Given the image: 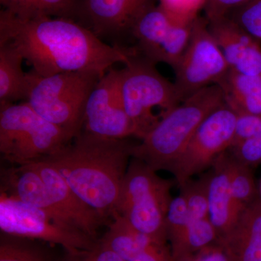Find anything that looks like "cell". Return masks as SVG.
I'll list each match as a JSON object with an SVG mask.
<instances>
[{
  "instance_id": "21",
  "label": "cell",
  "mask_w": 261,
  "mask_h": 261,
  "mask_svg": "<svg viewBox=\"0 0 261 261\" xmlns=\"http://www.w3.org/2000/svg\"><path fill=\"white\" fill-rule=\"evenodd\" d=\"M99 241L124 261L135 260L151 245L159 243L132 227L119 215L113 218L107 232Z\"/></svg>"
},
{
  "instance_id": "10",
  "label": "cell",
  "mask_w": 261,
  "mask_h": 261,
  "mask_svg": "<svg viewBox=\"0 0 261 261\" xmlns=\"http://www.w3.org/2000/svg\"><path fill=\"white\" fill-rule=\"evenodd\" d=\"M173 69L181 102L206 87L219 84L227 74L229 67L222 51L201 20L194 21L190 42Z\"/></svg>"
},
{
  "instance_id": "9",
  "label": "cell",
  "mask_w": 261,
  "mask_h": 261,
  "mask_svg": "<svg viewBox=\"0 0 261 261\" xmlns=\"http://www.w3.org/2000/svg\"><path fill=\"white\" fill-rule=\"evenodd\" d=\"M236 121L237 113L224 103L202 121L170 171L178 186L211 168L215 161L229 149Z\"/></svg>"
},
{
  "instance_id": "5",
  "label": "cell",
  "mask_w": 261,
  "mask_h": 261,
  "mask_svg": "<svg viewBox=\"0 0 261 261\" xmlns=\"http://www.w3.org/2000/svg\"><path fill=\"white\" fill-rule=\"evenodd\" d=\"M75 136L43 118L27 102L0 105V153L15 166L58 152Z\"/></svg>"
},
{
  "instance_id": "7",
  "label": "cell",
  "mask_w": 261,
  "mask_h": 261,
  "mask_svg": "<svg viewBox=\"0 0 261 261\" xmlns=\"http://www.w3.org/2000/svg\"><path fill=\"white\" fill-rule=\"evenodd\" d=\"M154 65L135 49L119 70L125 110L135 127V137L141 140L161 121L152 113L154 108H160L163 117L181 102L174 83L160 74Z\"/></svg>"
},
{
  "instance_id": "27",
  "label": "cell",
  "mask_w": 261,
  "mask_h": 261,
  "mask_svg": "<svg viewBox=\"0 0 261 261\" xmlns=\"http://www.w3.org/2000/svg\"><path fill=\"white\" fill-rule=\"evenodd\" d=\"M190 223V215L183 195L173 199L166 219V231L170 247L176 246L186 233Z\"/></svg>"
},
{
  "instance_id": "18",
  "label": "cell",
  "mask_w": 261,
  "mask_h": 261,
  "mask_svg": "<svg viewBox=\"0 0 261 261\" xmlns=\"http://www.w3.org/2000/svg\"><path fill=\"white\" fill-rule=\"evenodd\" d=\"M235 261H261V201L245 207L232 229L219 239Z\"/></svg>"
},
{
  "instance_id": "20",
  "label": "cell",
  "mask_w": 261,
  "mask_h": 261,
  "mask_svg": "<svg viewBox=\"0 0 261 261\" xmlns=\"http://www.w3.org/2000/svg\"><path fill=\"white\" fill-rule=\"evenodd\" d=\"M23 61L15 48L0 44V105L27 101L29 75L22 68Z\"/></svg>"
},
{
  "instance_id": "19",
  "label": "cell",
  "mask_w": 261,
  "mask_h": 261,
  "mask_svg": "<svg viewBox=\"0 0 261 261\" xmlns=\"http://www.w3.org/2000/svg\"><path fill=\"white\" fill-rule=\"evenodd\" d=\"M218 85L222 89L225 103L235 113L261 116V75L229 69Z\"/></svg>"
},
{
  "instance_id": "16",
  "label": "cell",
  "mask_w": 261,
  "mask_h": 261,
  "mask_svg": "<svg viewBox=\"0 0 261 261\" xmlns=\"http://www.w3.org/2000/svg\"><path fill=\"white\" fill-rule=\"evenodd\" d=\"M1 182V192L42 211L61 224L74 228L53 201L42 177L32 164L3 168Z\"/></svg>"
},
{
  "instance_id": "31",
  "label": "cell",
  "mask_w": 261,
  "mask_h": 261,
  "mask_svg": "<svg viewBox=\"0 0 261 261\" xmlns=\"http://www.w3.org/2000/svg\"><path fill=\"white\" fill-rule=\"evenodd\" d=\"M175 261H235L231 252L218 240L216 243L201 249L195 253L189 254Z\"/></svg>"
},
{
  "instance_id": "13",
  "label": "cell",
  "mask_w": 261,
  "mask_h": 261,
  "mask_svg": "<svg viewBox=\"0 0 261 261\" xmlns=\"http://www.w3.org/2000/svg\"><path fill=\"white\" fill-rule=\"evenodd\" d=\"M152 0H84L82 19L99 38H118L132 34L138 19Z\"/></svg>"
},
{
  "instance_id": "15",
  "label": "cell",
  "mask_w": 261,
  "mask_h": 261,
  "mask_svg": "<svg viewBox=\"0 0 261 261\" xmlns=\"http://www.w3.org/2000/svg\"><path fill=\"white\" fill-rule=\"evenodd\" d=\"M208 27L222 51L229 69L242 74L261 75V45L233 20L225 17L211 20Z\"/></svg>"
},
{
  "instance_id": "6",
  "label": "cell",
  "mask_w": 261,
  "mask_h": 261,
  "mask_svg": "<svg viewBox=\"0 0 261 261\" xmlns=\"http://www.w3.org/2000/svg\"><path fill=\"white\" fill-rule=\"evenodd\" d=\"M27 102L47 121L75 137L84 127L89 95L102 78L93 72H65L42 76L31 70Z\"/></svg>"
},
{
  "instance_id": "12",
  "label": "cell",
  "mask_w": 261,
  "mask_h": 261,
  "mask_svg": "<svg viewBox=\"0 0 261 261\" xmlns=\"http://www.w3.org/2000/svg\"><path fill=\"white\" fill-rule=\"evenodd\" d=\"M84 130L112 139L136 137L122 97L119 70L111 68L89 95L84 113Z\"/></svg>"
},
{
  "instance_id": "26",
  "label": "cell",
  "mask_w": 261,
  "mask_h": 261,
  "mask_svg": "<svg viewBox=\"0 0 261 261\" xmlns=\"http://www.w3.org/2000/svg\"><path fill=\"white\" fill-rule=\"evenodd\" d=\"M6 235V234H5ZM3 238L0 243V261H49V255L42 247L23 240Z\"/></svg>"
},
{
  "instance_id": "4",
  "label": "cell",
  "mask_w": 261,
  "mask_h": 261,
  "mask_svg": "<svg viewBox=\"0 0 261 261\" xmlns=\"http://www.w3.org/2000/svg\"><path fill=\"white\" fill-rule=\"evenodd\" d=\"M171 180L161 177L140 159L132 158L123 187L117 215L154 241L168 243L166 219L172 202Z\"/></svg>"
},
{
  "instance_id": "28",
  "label": "cell",
  "mask_w": 261,
  "mask_h": 261,
  "mask_svg": "<svg viewBox=\"0 0 261 261\" xmlns=\"http://www.w3.org/2000/svg\"><path fill=\"white\" fill-rule=\"evenodd\" d=\"M206 1L207 0H161L160 8L177 23L192 24Z\"/></svg>"
},
{
  "instance_id": "17",
  "label": "cell",
  "mask_w": 261,
  "mask_h": 261,
  "mask_svg": "<svg viewBox=\"0 0 261 261\" xmlns=\"http://www.w3.org/2000/svg\"><path fill=\"white\" fill-rule=\"evenodd\" d=\"M230 163L231 155L227 150L215 161L208 171L210 219L219 238L232 229L243 211L233 197Z\"/></svg>"
},
{
  "instance_id": "29",
  "label": "cell",
  "mask_w": 261,
  "mask_h": 261,
  "mask_svg": "<svg viewBox=\"0 0 261 261\" xmlns=\"http://www.w3.org/2000/svg\"><path fill=\"white\" fill-rule=\"evenodd\" d=\"M244 30L261 41V0H250L237 9L233 19Z\"/></svg>"
},
{
  "instance_id": "14",
  "label": "cell",
  "mask_w": 261,
  "mask_h": 261,
  "mask_svg": "<svg viewBox=\"0 0 261 261\" xmlns=\"http://www.w3.org/2000/svg\"><path fill=\"white\" fill-rule=\"evenodd\" d=\"M31 164L40 175L53 201L72 226L97 240L98 229L108 220L85 203L54 166L42 160Z\"/></svg>"
},
{
  "instance_id": "30",
  "label": "cell",
  "mask_w": 261,
  "mask_h": 261,
  "mask_svg": "<svg viewBox=\"0 0 261 261\" xmlns=\"http://www.w3.org/2000/svg\"><path fill=\"white\" fill-rule=\"evenodd\" d=\"M61 261H124L112 250L97 242L90 250L66 252Z\"/></svg>"
},
{
  "instance_id": "8",
  "label": "cell",
  "mask_w": 261,
  "mask_h": 261,
  "mask_svg": "<svg viewBox=\"0 0 261 261\" xmlns=\"http://www.w3.org/2000/svg\"><path fill=\"white\" fill-rule=\"evenodd\" d=\"M0 229L10 236L61 245L68 252L90 250L98 242L80 230L61 224L42 211L3 192L0 196Z\"/></svg>"
},
{
  "instance_id": "22",
  "label": "cell",
  "mask_w": 261,
  "mask_h": 261,
  "mask_svg": "<svg viewBox=\"0 0 261 261\" xmlns=\"http://www.w3.org/2000/svg\"><path fill=\"white\" fill-rule=\"evenodd\" d=\"M84 0H0L3 10L21 18L47 15L82 19Z\"/></svg>"
},
{
  "instance_id": "34",
  "label": "cell",
  "mask_w": 261,
  "mask_h": 261,
  "mask_svg": "<svg viewBox=\"0 0 261 261\" xmlns=\"http://www.w3.org/2000/svg\"><path fill=\"white\" fill-rule=\"evenodd\" d=\"M49 261H51V260H49Z\"/></svg>"
},
{
  "instance_id": "23",
  "label": "cell",
  "mask_w": 261,
  "mask_h": 261,
  "mask_svg": "<svg viewBox=\"0 0 261 261\" xmlns=\"http://www.w3.org/2000/svg\"><path fill=\"white\" fill-rule=\"evenodd\" d=\"M230 155L232 193L237 204L244 211L247 206L258 198V187L255 182L252 168L239 162L231 154Z\"/></svg>"
},
{
  "instance_id": "11",
  "label": "cell",
  "mask_w": 261,
  "mask_h": 261,
  "mask_svg": "<svg viewBox=\"0 0 261 261\" xmlns=\"http://www.w3.org/2000/svg\"><path fill=\"white\" fill-rule=\"evenodd\" d=\"M192 24L173 20L160 7L149 8L132 30L137 53L152 63H164L173 68L178 64L191 38Z\"/></svg>"
},
{
  "instance_id": "25",
  "label": "cell",
  "mask_w": 261,
  "mask_h": 261,
  "mask_svg": "<svg viewBox=\"0 0 261 261\" xmlns=\"http://www.w3.org/2000/svg\"><path fill=\"white\" fill-rule=\"evenodd\" d=\"M228 152L233 159L253 168L261 165V121L252 127L238 142L232 144Z\"/></svg>"
},
{
  "instance_id": "24",
  "label": "cell",
  "mask_w": 261,
  "mask_h": 261,
  "mask_svg": "<svg viewBox=\"0 0 261 261\" xmlns=\"http://www.w3.org/2000/svg\"><path fill=\"white\" fill-rule=\"evenodd\" d=\"M209 173L197 180H189L180 186L186 201L190 220L210 219L208 200Z\"/></svg>"
},
{
  "instance_id": "3",
  "label": "cell",
  "mask_w": 261,
  "mask_h": 261,
  "mask_svg": "<svg viewBox=\"0 0 261 261\" xmlns=\"http://www.w3.org/2000/svg\"><path fill=\"white\" fill-rule=\"evenodd\" d=\"M224 103L218 84L195 92L163 115L142 142L134 146L132 158L157 172L171 171L202 121Z\"/></svg>"
},
{
  "instance_id": "32",
  "label": "cell",
  "mask_w": 261,
  "mask_h": 261,
  "mask_svg": "<svg viewBox=\"0 0 261 261\" xmlns=\"http://www.w3.org/2000/svg\"><path fill=\"white\" fill-rule=\"evenodd\" d=\"M211 20L222 18L228 10L243 6L250 0H208Z\"/></svg>"
},
{
  "instance_id": "2",
  "label": "cell",
  "mask_w": 261,
  "mask_h": 261,
  "mask_svg": "<svg viewBox=\"0 0 261 261\" xmlns=\"http://www.w3.org/2000/svg\"><path fill=\"white\" fill-rule=\"evenodd\" d=\"M135 145L83 130L63 148L42 159L59 171L72 190L105 219L117 214Z\"/></svg>"
},
{
  "instance_id": "1",
  "label": "cell",
  "mask_w": 261,
  "mask_h": 261,
  "mask_svg": "<svg viewBox=\"0 0 261 261\" xmlns=\"http://www.w3.org/2000/svg\"><path fill=\"white\" fill-rule=\"evenodd\" d=\"M0 44L15 48L42 76L65 72H93L103 76L123 64L135 47L106 44L74 20L39 15L21 18L0 11Z\"/></svg>"
},
{
  "instance_id": "33",
  "label": "cell",
  "mask_w": 261,
  "mask_h": 261,
  "mask_svg": "<svg viewBox=\"0 0 261 261\" xmlns=\"http://www.w3.org/2000/svg\"><path fill=\"white\" fill-rule=\"evenodd\" d=\"M257 187H258V197L261 201V178L260 181L258 182V184H257Z\"/></svg>"
}]
</instances>
